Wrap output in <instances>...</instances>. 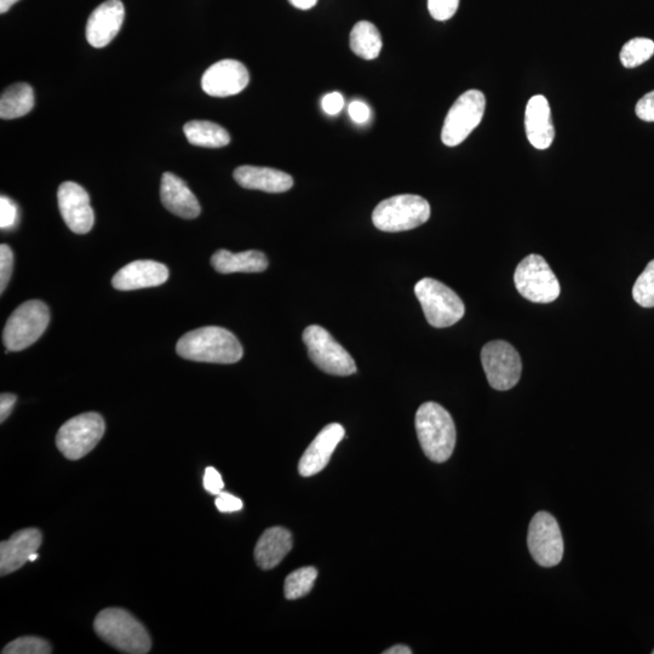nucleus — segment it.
<instances>
[{
    "label": "nucleus",
    "instance_id": "nucleus-1",
    "mask_svg": "<svg viewBox=\"0 0 654 654\" xmlns=\"http://www.w3.org/2000/svg\"><path fill=\"white\" fill-rule=\"evenodd\" d=\"M176 351L183 359L212 364H235L244 354L238 338L218 326L188 332L177 342Z\"/></svg>",
    "mask_w": 654,
    "mask_h": 654
},
{
    "label": "nucleus",
    "instance_id": "nucleus-2",
    "mask_svg": "<svg viewBox=\"0 0 654 654\" xmlns=\"http://www.w3.org/2000/svg\"><path fill=\"white\" fill-rule=\"evenodd\" d=\"M416 430L424 455L444 463L456 446V427L449 412L436 403L421 405L416 413Z\"/></svg>",
    "mask_w": 654,
    "mask_h": 654
},
{
    "label": "nucleus",
    "instance_id": "nucleus-3",
    "mask_svg": "<svg viewBox=\"0 0 654 654\" xmlns=\"http://www.w3.org/2000/svg\"><path fill=\"white\" fill-rule=\"evenodd\" d=\"M97 635L118 651L146 654L151 651L152 640L143 624L122 608H106L97 615L94 623Z\"/></svg>",
    "mask_w": 654,
    "mask_h": 654
},
{
    "label": "nucleus",
    "instance_id": "nucleus-4",
    "mask_svg": "<svg viewBox=\"0 0 654 654\" xmlns=\"http://www.w3.org/2000/svg\"><path fill=\"white\" fill-rule=\"evenodd\" d=\"M430 217V205L415 194H401L383 200L372 214V222L382 232L411 231L424 225Z\"/></svg>",
    "mask_w": 654,
    "mask_h": 654
},
{
    "label": "nucleus",
    "instance_id": "nucleus-5",
    "mask_svg": "<svg viewBox=\"0 0 654 654\" xmlns=\"http://www.w3.org/2000/svg\"><path fill=\"white\" fill-rule=\"evenodd\" d=\"M415 294L428 323L436 329L455 325L466 313L461 297L438 280L424 278L418 281Z\"/></svg>",
    "mask_w": 654,
    "mask_h": 654
},
{
    "label": "nucleus",
    "instance_id": "nucleus-6",
    "mask_svg": "<svg viewBox=\"0 0 654 654\" xmlns=\"http://www.w3.org/2000/svg\"><path fill=\"white\" fill-rule=\"evenodd\" d=\"M50 312L47 304L32 300L21 304L5 324L3 342L10 352H20L31 347L44 334L49 325Z\"/></svg>",
    "mask_w": 654,
    "mask_h": 654
},
{
    "label": "nucleus",
    "instance_id": "nucleus-7",
    "mask_svg": "<svg viewBox=\"0 0 654 654\" xmlns=\"http://www.w3.org/2000/svg\"><path fill=\"white\" fill-rule=\"evenodd\" d=\"M106 424L99 413L71 418L56 435V446L67 460L78 461L95 449L105 435Z\"/></svg>",
    "mask_w": 654,
    "mask_h": 654
},
{
    "label": "nucleus",
    "instance_id": "nucleus-8",
    "mask_svg": "<svg viewBox=\"0 0 654 654\" xmlns=\"http://www.w3.org/2000/svg\"><path fill=\"white\" fill-rule=\"evenodd\" d=\"M303 342L308 349L309 358L326 374L351 376L357 372L352 355L324 327L308 326L303 332Z\"/></svg>",
    "mask_w": 654,
    "mask_h": 654
},
{
    "label": "nucleus",
    "instance_id": "nucleus-9",
    "mask_svg": "<svg viewBox=\"0 0 654 654\" xmlns=\"http://www.w3.org/2000/svg\"><path fill=\"white\" fill-rule=\"evenodd\" d=\"M514 283L522 297L535 303H552L561 292L553 269L539 255L527 256L519 263L514 274Z\"/></svg>",
    "mask_w": 654,
    "mask_h": 654
},
{
    "label": "nucleus",
    "instance_id": "nucleus-10",
    "mask_svg": "<svg viewBox=\"0 0 654 654\" xmlns=\"http://www.w3.org/2000/svg\"><path fill=\"white\" fill-rule=\"evenodd\" d=\"M485 95L479 90H468L451 107L445 118L441 140L447 147L461 145L478 128L484 118Z\"/></svg>",
    "mask_w": 654,
    "mask_h": 654
},
{
    "label": "nucleus",
    "instance_id": "nucleus-11",
    "mask_svg": "<svg viewBox=\"0 0 654 654\" xmlns=\"http://www.w3.org/2000/svg\"><path fill=\"white\" fill-rule=\"evenodd\" d=\"M530 554L539 566L554 567L564 558V538L552 514L539 512L533 516L527 535Z\"/></svg>",
    "mask_w": 654,
    "mask_h": 654
},
{
    "label": "nucleus",
    "instance_id": "nucleus-12",
    "mask_svg": "<svg viewBox=\"0 0 654 654\" xmlns=\"http://www.w3.org/2000/svg\"><path fill=\"white\" fill-rule=\"evenodd\" d=\"M481 363L490 386L496 390H509L519 383L522 371L521 358L506 341L487 343L481 351Z\"/></svg>",
    "mask_w": 654,
    "mask_h": 654
},
{
    "label": "nucleus",
    "instance_id": "nucleus-13",
    "mask_svg": "<svg viewBox=\"0 0 654 654\" xmlns=\"http://www.w3.org/2000/svg\"><path fill=\"white\" fill-rule=\"evenodd\" d=\"M57 202L63 221L76 234H86L95 223L88 192L76 182H63L57 191Z\"/></svg>",
    "mask_w": 654,
    "mask_h": 654
},
{
    "label": "nucleus",
    "instance_id": "nucleus-14",
    "mask_svg": "<svg viewBox=\"0 0 654 654\" xmlns=\"http://www.w3.org/2000/svg\"><path fill=\"white\" fill-rule=\"evenodd\" d=\"M250 74L242 62L222 60L206 70L202 78V88L214 97H228L242 93L249 85Z\"/></svg>",
    "mask_w": 654,
    "mask_h": 654
},
{
    "label": "nucleus",
    "instance_id": "nucleus-15",
    "mask_svg": "<svg viewBox=\"0 0 654 654\" xmlns=\"http://www.w3.org/2000/svg\"><path fill=\"white\" fill-rule=\"evenodd\" d=\"M125 17L124 4L120 0H107L91 13L85 34L91 47L105 48L122 30Z\"/></svg>",
    "mask_w": 654,
    "mask_h": 654
},
{
    "label": "nucleus",
    "instance_id": "nucleus-16",
    "mask_svg": "<svg viewBox=\"0 0 654 654\" xmlns=\"http://www.w3.org/2000/svg\"><path fill=\"white\" fill-rule=\"evenodd\" d=\"M346 435V430L338 423H331L326 426L313 440V443L304 451L298 472L304 478L317 475L329 464L338 444Z\"/></svg>",
    "mask_w": 654,
    "mask_h": 654
},
{
    "label": "nucleus",
    "instance_id": "nucleus-17",
    "mask_svg": "<svg viewBox=\"0 0 654 654\" xmlns=\"http://www.w3.org/2000/svg\"><path fill=\"white\" fill-rule=\"evenodd\" d=\"M169 279V269L163 263L139 260L120 269L112 279L114 289L133 291L156 288Z\"/></svg>",
    "mask_w": 654,
    "mask_h": 654
},
{
    "label": "nucleus",
    "instance_id": "nucleus-18",
    "mask_svg": "<svg viewBox=\"0 0 654 654\" xmlns=\"http://www.w3.org/2000/svg\"><path fill=\"white\" fill-rule=\"evenodd\" d=\"M43 535L37 529H25L14 533L7 542L0 544V575L7 576L20 570L30 556L38 552Z\"/></svg>",
    "mask_w": 654,
    "mask_h": 654
},
{
    "label": "nucleus",
    "instance_id": "nucleus-19",
    "mask_svg": "<svg viewBox=\"0 0 654 654\" xmlns=\"http://www.w3.org/2000/svg\"><path fill=\"white\" fill-rule=\"evenodd\" d=\"M526 136L539 151L553 145L555 129L549 102L543 95L531 97L525 112Z\"/></svg>",
    "mask_w": 654,
    "mask_h": 654
},
{
    "label": "nucleus",
    "instance_id": "nucleus-20",
    "mask_svg": "<svg viewBox=\"0 0 654 654\" xmlns=\"http://www.w3.org/2000/svg\"><path fill=\"white\" fill-rule=\"evenodd\" d=\"M160 198L166 210L185 220H194L202 212L197 197L186 182L172 172H165L162 177Z\"/></svg>",
    "mask_w": 654,
    "mask_h": 654
},
{
    "label": "nucleus",
    "instance_id": "nucleus-21",
    "mask_svg": "<svg viewBox=\"0 0 654 654\" xmlns=\"http://www.w3.org/2000/svg\"><path fill=\"white\" fill-rule=\"evenodd\" d=\"M234 180L243 188L267 193L288 192L294 186V179L286 172L251 165L235 169Z\"/></svg>",
    "mask_w": 654,
    "mask_h": 654
},
{
    "label": "nucleus",
    "instance_id": "nucleus-22",
    "mask_svg": "<svg viewBox=\"0 0 654 654\" xmlns=\"http://www.w3.org/2000/svg\"><path fill=\"white\" fill-rule=\"evenodd\" d=\"M294 539L284 527H271L263 533L256 544L255 560L262 570L277 567L291 552Z\"/></svg>",
    "mask_w": 654,
    "mask_h": 654
},
{
    "label": "nucleus",
    "instance_id": "nucleus-23",
    "mask_svg": "<svg viewBox=\"0 0 654 654\" xmlns=\"http://www.w3.org/2000/svg\"><path fill=\"white\" fill-rule=\"evenodd\" d=\"M211 266L221 274L261 273L268 267L267 256L261 251L250 250L233 254L228 250H218L211 257Z\"/></svg>",
    "mask_w": 654,
    "mask_h": 654
},
{
    "label": "nucleus",
    "instance_id": "nucleus-24",
    "mask_svg": "<svg viewBox=\"0 0 654 654\" xmlns=\"http://www.w3.org/2000/svg\"><path fill=\"white\" fill-rule=\"evenodd\" d=\"M187 140L191 145L204 148H222L229 145L231 136L221 125L206 122V120H192L183 126Z\"/></svg>",
    "mask_w": 654,
    "mask_h": 654
},
{
    "label": "nucleus",
    "instance_id": "nucleus-25",
    "mask_svg": "<svg viewBox=\"0 0 654 654\" xmlns=\"http://www.w3.org/2000/svg\"><path fill=\"white\" fill-rule=\"evenodd\" d=\"M34 107V91L27 83L9 86L0 99V117L17 119L26 116Z\"/></svg>",
    "mask_w": 654,
    "mask_h": 654
},
{
    "label": "nucleus",
    "instance_id": "nucleus-26",
    "mask_svg": "<svg viewBox=\"0 0 654 654\" xmlns=\"http://www.w3.org/2000/svg\"><path fill=\"white\" fill-rule=\"evenodd\" d=\"M349 43L353 53L366 61L377 59L383 45L380 31L369 21H360L353 27Z\"/></svg>",
    "mask_w": 654,
    "mask_h": 654
},
{
    "label": "nucleus",
    "instance_id": "nucleus-27",
    "mask_svg": "<svg viewBox=\"0 0 654 654\" xmlns=\"http://www.w3.org/2000/svg\"><path fill=\"white\" fill-rule=\"evenodd\" d=\"M318 578V571L314 567H302L296 570L285 579V598L297 600L312 592L315 581Z\"/></svg>",
    "mask_w": 654,
    "mask_h": 654
},
{
    "label": "nucleus",
    "instance_id": "nucleus-28",
    "mask_svg": "<svg viewBox=\"0 0 654 654\" xmlns=\"http://www.w3.org/2000/svg\"><path fill=\"white\" fill-rule=\"evenodd\" d=\"M654 55V42L648 38H634L624 44L621 62L625 68H636Z\"/></svg>",
    "mask_w": 654,
    "mask_h": 654
},
{
    "label": "nucleus",
    "instance_id": "nucleus-29",
    "mask_svg": "<svg viewBox=\"0 0 654 654\" xmlns=\"http://www.w3.org/2000/svg\"><path fill=\"white\" fill-rule=\"evenodd\" d=\"M633 298L641 307H654V260L648 263L645 271L636 279Z\"/></svg>",
    "mask_w": 654,
    "mask_h": 654
},
{
    "label": "nucleus",
    "instance_id": "nucleus-30",
    "mask_svg": "<svg viewBox=\"0 0 654 654\" xmlns=\"http://www.w3.org/2000/svg\"><path fill=\"white\" fill-rule=\"evenodd\" d=\"M53 652L47 640L36 636H25L11 641L4 647L3 654H50Z\"/></svg>",
    "mask_w": 654,
    "mask_h": 654
},
{
    "label": "nucleus",
    "instance_id": "nucleus-31",
    "mask_svg": "<svg viewBox=\"0 0 654 654\" xmlns=\"http://www.w3.org/2000/svg\"><path fill=\"white\" fill-rule=\"evenodd\" d=\"M460 7V0H428V10L436 21L452 19Z\"/></svg>",
    "mask_w": 654,
    "mask_h": 654
},
{
    "label": "nucleus",
    "instance_id": "nucleus-32",
    "mask_svg": "<svg viewBox=\"0 0 654 654\" xmlns=\"http://www.w3.org/2000/svg\"><path fill=\"white\" fill-rule=\"evenodd\" d=\"M14 268V254L10 246L2 244L0 246V292L5 291L9 284L11 274Z\"/></svg>",
    "mask_w": 654,
    "mask_h": 654
},
{
    "label": "nucleus",
    "instance_id": "nucleus-33",
    "mask_svg": "<svg viewBox=\"0 0 654 654\" xmlns=\"http://www.w3.org/2000/svg\"><path fill=\"white\" fill-rule=\"evenodd\" d=\"M19 220V209L17 205L8 197L0 198V228L3 231L14 228Z\"/></svg>",
    "mask_w": 654,
    "mask_h": 654
},
{
    "label": "nucleus",
    "instance_id": "nucleus-34",
    "mask_svg": "<svg viewBox=\"0 0 654 654\" xmlns=\"http://www.w3.org/2000/svg\"><path fill=\"white\" fill-rule=\"evenodd\" d=\"M216 508L221 513H235L243 509L242 499L231 495V493L221 492L216 498Z\"/></svg>",
    "mask_w": 654,
    "mask_h": 654
},
{
    "label": "nucleus",
    "instance_id": "nucleus-35",
    "mask_svg": "<svg viewBox=\"0 0 654 654\" xmlns=\"http://www.w3.org/2000/svg\"><path fill=\"white\" fill-rule=\"evenodd\" d=\"M204 489L211 493V495L218 496L225 489L222 476L215 468L208 467L205 469L204 475Z\"/></svg>",
    "mask_w": 654,
    "mask_h": 654
},
{
    "label": "nucleus",
    "instance_id": "nucleus-36",
    "mask_svg": "<svg viewBox=\"0 0 654 654\" xmlns=\"http://www.w3.org/2000/svg\"><path fill=\"white\" fill-rule=\"evenodd\" d=\"M635 113L644 122H654V90L636 103Z\"/></svg>",
    "mask_w": 654,
    "mask_h": 654
},
{
    "label": "nucleus",
    "instance_id": "nucleus-37",
    "mask_svg": "<svg viewBox=\"0 0 654 654\" xmlns=\"http://www.w3.org/2000/svg\"><path fill=\"white\" fill-rule=\"evenodd\" d=\"M349 116L353 119V122L358 124H364L367 120L370 119L371 111L369 106L366 103L361 101H353L348 107Z\"/></svg>",
    "mask_w": 654,
    "mask_h": 654
},
{
    "label": "nucleus",
    "instance_id": "nucleus-38",
    "mask_svg": "<svg viewBox=\"0 0 654 654\" xmlns=\"http://www.w3.org/2000/svg\"><path fill=\"white\" fill-rule=\"evenodd\" d=\"M324 111L330 116H336L344 107V97L340 93H331L326 95L321 102Z\"/></svg>",
    "mask_w": 654,
    "mask_h": 654
},
{
    "label": "nucleus",
    "instance_id": "nucleus-39",
    "mask_svg": "<svg viewBox=\"0 0 654 654\" xmlns=\"http://www.w3.org/2000/svg\"><path fill=\"white\" fill-rule=\"evenodd\" d=\"M16 395L5 393L0 397V422L4 423L16 404Z\"/></svg>",
    "mask_w": 654,
    "mask_h": 654
},
{
    "label": "nucleus",
    "instance_id": "nucleus-40",
    "mask_svg": "<svg viewBox=\"0 0 654 654\" xmlns=\"http://www.w3.org/2000/svg\"><path fill=\"white\" fill-rule=\"evenodd\" d=\"M292 7H295L300 10H309L317 5L318 0H289Z\"/></svg>",
    "mask_w": 654,
    "mask_h": 654
},
{
    "label": "nucleus",
    "instance_id": "nucleus-41",
    "mask_svg": "<svg viewBox=\"0 0 654 654\" xmlns=\"http://www.w3.org/2000/svg\"><path fill=\"white\" fill-rule=\"evenodd\" d=\"M384 653H386V654H411L412 651L407 646L397 645V646H394L392 648H389V650H387Z\"/></svg>",
    "mask_w": 654,
    "mask_h": 654
},
{
    "label": "nucleus",
    "instance_id": "nucleus-42",
    "mask_svg": "<svg viewBox=\"0 0 654 654\" xmlns=\"http://www.w3.org/2000/svg\"><path fill=\"white\" fill-rule=\"evenodd\" d=\"M19 0H0V13L5 14L13 7Z\"/></svg>",
    "mask_w": 654,
    "mask_h": 654
},
{
    "label": "nucleus",
    "instance_id": "nucleus-43",
    "mask_svg": "<svg viewBox=\"0 0 654 654\" xmlns=\"http://www.w3.org/2000/svg\"><path fill=\"white\" fill-rule=\"evenodd\" d=\"M37 559H38V554H37V553H34V554H32V555L30 556V561H31V562L36 561Z\"/></svg>",
    "mask_w": 654,
    "mask_h": 654
},
{
    "label": "nucleus",
    "instance_id": "nucleus-44",
    "mask_svg": "<svg viewBox=\"0 0 654 654\" xmlns=\"http://www.w3.org/2000/svg\"><path fill=\"white\" fill-rule=\"evenodd\" d=\"M652 653L654 654V650L652 651Z\"/></svg>",
    "mask_w": 654,
    "mask_h": 654
}]
</instances>
